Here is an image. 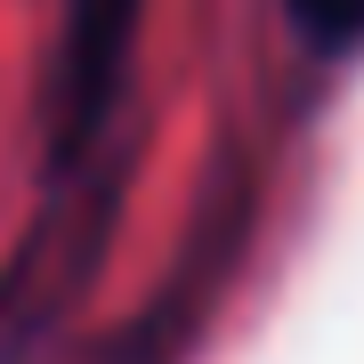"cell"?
Here are the masks:
<instances>
[{
	"instance_id": "6da1fadb",
	"label": "cell",
	"mask_w": 364,
	"mask_h": 364,
	"mask_svg": "<svg viewBox=\"0 0 364 364\" xmlns=\"http://www.w3.org/2000/svg\"><path fill=\"white\" fill-rule=\"evenodd\" d=\"M291 16L316 49H364V0H291Z\"/></svg>"
}]
</instances>
